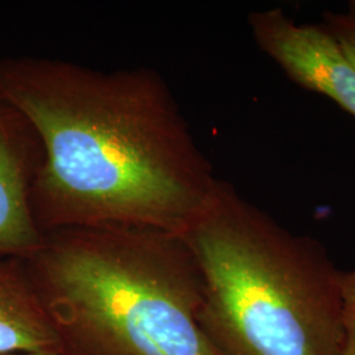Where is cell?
<instances>
[{
	"instance_id": "6da1fadb",
	"label": "cell",
	"mask_w": 355,
	"mask_h": 355,
	"mask_svg": "<svg viewBox=\"0 0 355 355\" xmlns=\"http://www.w3.org/2000/svg\"><path fill=\"white\" fill-rule=\"evenodd\" d=\"M0 98L37 132L44 162L31 205L42 234L83 227L183 236L220 179L164 78L48 57L0 58Z\"/></svg>"
},
{
	"instance_id": "7a4b0ae2",
	"label": "cell",
	"mask_w": 355,
	"mask_h": 355,
	"mask_svg": "<svg viewBox=\"0 0 355 355\" xmlns=\"http://www.w3.org/2000/svg\"><path fill=\"white\" fill-rule=\"evenodd\" d=\"M26 263L69 355H217L199 324L202 274L182 236L58 229Z\"/></svg>"
},
{
	"instance_id": "3957f363",
	"label": "cell",
	"mask_w": 355,
	"mask_h": 355,
	"mask_svg": "<svg viewBox=\"0 0 355 355\" xmlns=\"http://www.w3.org/2000/svg\"><path fill=\"white\" fill-rule=\"evenodd\" d=\"M182 237L202 274L199 324L217 355H345L341 271L318 240L283 228L224 180Z\"/></svg>"
},
{
	"instance_id": "277c9868",
	"label": "cell",
	"mask_w": 355,
	"mask_h": 355,
	"mask_svg": "<svg viewBox=\"0 0 355 355\" xmlns=\"http://www.w3.org/2000/svg\"><path fill=\"white\" fill-rule=\"evenodd\" d=\"M248 20L258 48L292 82L355 117V70L322 26L297 24L282 8L249 13Z\"/></svg>"
},
{
	"instance_id": "5b68a950",
	"label": "cell",
	"mask_w": 355,
	"mask_h": 355,
	"mask_svg": "<svg viewBox=\"0 0 355 355\" xmlns=\"http://www.w3.org/2000/svg\"><path fill=\"white\" fill-rule=\"evenodd\" d=\"M44 162L36 129L0 98V257L28 259L44 234L35 221L31 196Z\"/></svg>"
},
{
	"instance_id": "8992f818",
	"label": "cell",
	"mask_w": 355,
	"mask_h": 355,
	"mask_svg": "<svg viewBox=\"0 0 355 355\" xmlns=\"http://www.w3.org/2000/svg\"><path fill=\"white\" fill-rule=\"evenodd\" d=\"M66 352L26 259L0 257V355Z\"/></svg>"
},
{
	"instance_id": "52a82bcc",
	"label": "cell",
	"mask_w": 355,
	"mask_h": 355,
	"mask_svg": "<svg viewBox=\"0 0 355 355\" xmlns=\"http://www.w3.org/2000/svg\"><path fill=\"white\" fill-rule=\"evenodd\" d=\"M322 26L337 42L355 70V0L349 1L343 12H325Z\"/></svg>"
},
{
	"instance_id": "ba28073f",
	"label": "cell",
	"mask_w": 355,
	"mask_h": 355,
	"mask_svg": "<svg viewBox=\"0 0 355 355\" xmlns=\"http://www.w3.org/2000/svg\"><path fill=\"white\" fill-rule=\"evenodd\" d=\"M343 354L355 355V271L341 272Z\"/></svg>"
},
{
	"instance_id": "9c48e42d",
	"label": "cell",
	"mask_w": 355,
	"mask_h": 355,
	"mask_svg": "<svg viewBox=\"0 0 355 355\" xmlns=\"http://www.w3.org/2000/svg\"><path fill=\"white\" fill-rule=\"evenodd\" d=\"M3 355H69L64 352H31V353H12Z\"/></svg>"
}]
</instances>
